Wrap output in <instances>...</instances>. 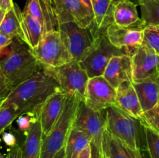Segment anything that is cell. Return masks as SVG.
I'll list each match as a JSON object with an SVG mask.
<instances>
[{"mask_svg": "<svg viewBox=\"0 0 159 158\" xmlns=\"http://www.w3.org/2000/svg\"><path fill=\"white\" fill-rule=\"evenodd\" d=\"M116 90V95L115 105L132 117L139 120L144 112L132 82H124L119 85Z\"/></svg>", "mask_w": 159, "mask_h": 158, "instance_id": "17", "label": "cell"}, {"mask_svg": "<svg viewBox=\"0 0 159 158\" xmlns=\"http://www.w3.org/2000/svg\"><path fill=\"white\" fill-rule=\"evenodd\" d=\"M10 92L11 91L8 88L6 79H5L2 71L0 68V98L6 97Z\"/></svg>", "mask_w": 159, "mask_h": 158, "instance_id": "32", "label": "cell"}, {"mask_svg": "<svg viewBox=\"0 0 159 158\" xmlns=\"http://www.w3.org/2000/svg\"><path fill=\"white\" fill-rule=\"evenodd\" d=\"M23 11L37 19L45 33L58 30V21L52 0H26Z\"/></svg>", "mask_w": 159, "mask_h": 158, "instance_id": "15", "label": "cell"}, {"mask_svg": "<svg viewBox=\"0 0 159 158\" xmlns=\"http://www.w3.org/2000/svg\"><path fill=\"white\" fill-rule=\"evenodd\" d=\"M129 54L126 50H121L113 46L106 36L105 33H99L96 37L93 45L84 54L79 63L92 78L102 76L111 58L116 55Z\"/></svg>", "mask_w": 159, "mask_h": 158, "instance_id": "5", "label": "cell"}, {"mask_svg": "<svg viewBox=\"0 0 159 158\" xmlns=\"http://www.w3.org/2000/svg\"><path fill=\"white\" fill-rule=\"evenodd\" d=\"M55 8L58 24L75 23L84 28L94 23L93 12L82 0H52Z\"/></svg>", "mask_w": 159, "mask_h": 158, "instance_id": "11", "label": "cell"}, {"mask_svg": "<svg viewBox=\"0 0 159 158\" xmlns=\"http://www.w3.org/2000/svg\"><path fill=\"white\" fill-rule=\"evenodd\" d=\"M20 38L30 49H34L39 44L43 34L44 29L41 23L28 14L22 11L20 13Z\"/></svg>", "mask_w": 159, "mask_h": 158, "instance_id": "20", "label": "cell"}, {"mask_svg": "<svg viewBox=\"0 0 159 158\" xmlns=\"http://www.w3.org/2000/svg\"><path fill=\"white\" fill-rule=\"evenodd\" d=\"M72 126L86 133L99 150H102V141L106 129L103 112H96L89 108L83 100L81 101L73 121Z\"/></svg>", "mask_w": 159, "mask_h": 158, "instance_id": "9", "label": "cell"}, {"mask_svg": "<svg viewBox=\"0 0 159 158\" xmlns=\"http://www.w3.org/2000/svg\"><path fill=\"white\" fill-rule=\"evenodd\" d=\"M106 129L130 150H140V121L116 105L104 111Z\"/></svg>", "mask_w": 159, "mask_h": 158, "instance_id": "4", "label": "cell"}, {"mask_svg": "<svg viewBox=\"0 0 159 158\" xmlns=\"http://www.w3.org/2000/svg\"><path fill=\"white\" fill-rule=\"evenodd\" d=\"M137 1H138V2H141V0H137Z\"/></svg>", "mask_w": 159, "mask_h": 158, "instance_id": "44", "label": "cell"}, {"mask_svg": "<svg viewBox=\"0 0 159 158\" xmlns=\"http://www.w3.org/2000/svg\"><path fill=\"white\" fill-rule=\"evenodd\" d=\"M64 156H65V147L54 156V158H64Z\"/></svg>", "mask_w": 159, "mask_h": 158, "instance_id": "41", "label": "cell"}, {"mask_svg": "<svg viewBox=\"0 0 159 158\" xmlns=\"http://www.w3.org/2000/svg\"><path fill=\"white\" fill-rule=\"evenodd\" d=\"M39 112H30L24 113L19 116L17 118V125H18L19 129L25 132L26 133L30 129L34 122L37 120L39 116Z\"/></svg>", "mask_w": 159, "mask_h": 158, "instance_id": "31", "label": "cell"}, {"mask_svg": "<svg viewBox=\"0 0 159 158\" xmlns=\"http://www.w3.org/2000/svg\"><path fill=\"white\" fill-rule=\"evenodd\" d=\"M158 77H159V70H158Z\"/></svg>", "mask_w": 159, "mask_h": 158, "instance_id": "45", "label": "cell"}, {"mask_svg": "<svg viewBox=\"0 0 159 158\" xmlns=\"http://www.w3.org/2000/svg\"><path fill=\"white\" fill-rule=\"evenodd\" d=\"M91 142V138L86 133L71 125L65 145L64 158H76Z\"/></svg>", "mask_w": 159, "mask_h": 158, "instance_id": "23", "label": "cell"}, {"mask_svg": "<svg viewBox=\"0 0 159 158\" xmlns=\"http://www.w3.org/2000/svg\"><path fill=\"white\" fill-rule=\"evenodd\" d=\"M101 153L103 158H133L130 150L106 129L102 136Z\"/></svg>", "mask_w": 159, "mask_h": 158, "instance_id": "24", "label": "cell"}, {"mask_svg": "<svg viewBox=\"0 0 159 158\" xmlns=\"http://www.w3.org/2000/svg\"><path fill=\"white\" fill-rule=\"evenodd\" d=\"M31 51L43 68H57L73 60L58 30L45 33L39 44Z\"/></svg>", "mask_w": 159, "mask_h": 158, "instance_id": "6", "label": "cell"}, {"mask_svg": "<svg viewBox=\"0 0 159 158\" xmlns=\"http://www.w3.org/2000/svg\"><path fill=\"white\" fill-rule=\"evenodd\" d=\"M76 158H92V147L91 143L89 146L84 149Z\"/></svg>", "mask_w": 159, "mask_h": 158, "instance_id": "37", "label": "cell"}, {"mask_svg": "<svg viewBox=\"0 0 159 158\" xmlns=\"http://www.w3.org/2000/svg\"><path fill=\"white\" fill-rule=\"evenodd\" d=\"M2 139L4 140L5 143L6 145L9 146V147H13L16 144V137L10 133H3Z\"/></svg>", "mask_w": 159, "mask_h": 158, "instance_id": "35", "label": "cell"}, {"mask_svg": "<svg viewBox=\"0 0 159 158\" xmlns=\"http://www.w3.org/2000/svg\"><path fill=\"white\" fill-rule=\"evenodd\" d=\"M60 91L55 79L43 69L14 88L2 98V101L6 105H15L21 116L30 112H39L52 94Z\"/></svg>", "mask_w": 159, "mask_h": 158, "instance_id": "1", "label": "cell"}, {"mask_svg": "<svg viewBox=\"0 0 159 158\" xmlns=\"http://www.w3.org/2000/svg\"><path fill=\"white\" fill-rule=\"evenodd\" d=\"M102 76L115 88L124 82L133 81L131 56L123 54L112 57Z\"/></svg>", "mask_w": 159, "mask_h": 158, "instance_id": "16", "label": "cell"}, {"mask_svg": "<svg viewBox=\"0 0 159 158\" xmlns=\"http://www.w3.org/2000/svg\"><path fill=\"white\" fill-rule=\"evenodd\" d=\"M20 116V112L15 105H6L2 98H0V134Z\"/></svg>", "mask_w": 159, "mask_h": 158, "instance_id": "27", "label": "cell"}, {"mask_svg": "<svg viewBox=\"0 0 159 158\" xmlns=\"http://www.w3.org/2000/svg\"><path fill=\"white\" fill-rule=\"evenodd\" d=\"M6 11L3 10V9H2L1 8H0V26H1V23L2 22L3 19H4V16L5 15H6Z\"/></svg>", "mask_w": 159, "mask_h": 158, "instance_id": "42", "label": "cell"}, {"mask_svg": "<svg viewBox=\"0 0 159 158\" xmlns=\"http://www.w3.org/2000/svg\"><path fill=\"white\" fill-rule=\"evenodd\" d=\"M43 69L55 79L62 92L84 99L89 77L79 61L72 60L57 68Z\"/></svg>", "mask_w": 159, "mask_h": 158, "instance_id": "7", "label": "cell"}, {"mask_svg": "<svg viewBox=\"0 0 159 158\" xmlns=\"http://www.w3.org/2000/svg\"><path fill=\"white\" fill-rule=\"evenodd\" d=\"M116 90L103 76L89 78L83 102L91 109L103 112L116 104Z\"/></svg>", "mask_w": 159, "mask_h": 158, "instance_id": "10", "label": "cell"}, {"mask_svg": "<svg viewBox=\"0 0 159 158\" xmlns=\"http://www.w3.org/2000/svg\"><path fill=\"white\" fill-rule=\"evenodd\" d=\"M144 43L159 55V26H145L143 29Z\"/></svg>", "mask_w": 159, "mask_h": 158, "instance_id": "30", "label": "cell"}, {"mask_svg": "<svg viewBox=\"0 0 159 158\" xmlns=\"http://www.w3.org/2000/svg\"><path fill=\"white\" fill-rule=\"evenodd\" d=\"M138 5L144 25L159 26V0H141Z\"/></svg>", "mask_w": 159, "mask_h": 158, "instance_id": "26", "label": "cell"}, {"mask_svg": "<svg viewBox=\"0 0 159 158\" xmlns=\"http://www.w3.org/2000/svg\"><path fill=\"white\" fill-rule=\"evenodd\" d=\"M139 121L141 125L148 127L159 134V102L153 108L143 112Z\"/></svg>", "mask_w": 159, "mask_h": 158, "instance_id": "28", "label": "cell"}, {"mask_svg": "<svg viewBox=\"0 0 159 158\" xmlns=\"http://www.w3.org/2000/svg\"><path fill=\"white\" fill-rule=\"evenodd\" d=\"M14 6V3L12 0H0V8L6 12L12 9Z\"/></svg>", "mask_w": 159, "mask_h": 158, "instance_id": "36", "label": "cell"}, {"mask_svg": "<svg viewBox=\"0 0 159 158\" xmlns=\"http://www.w3.org/2000/svg\"><path fill=\"white\" fill-rule=\"evenodd\" d=\"M132 85L144 112L153 108L159 102L158 72L143 80L132 81Z\"/></svg>", "mask_w": 159, "mask_h": 158, "instance_id": "18", "label": "cell"}, {"mask_svg": "<svg viewBox=\"0 0 159 158\" xmlns=\"http://www.w3.org/2000/svg\"><path fill=\"white\" fill-rule=\"evenodd\" d=\"M113 23L123 27L144 29L145 26L138 15L137 6L130 0H116L113 10Z\"/></svg>", "mask_w": 159, "mask_h": 158, "instance_id": "19", "label": "cell"}, {"mask_svg": "<svg viewBox=\"0 0 159 158\" xmlns=\"http://www.w3.org/2000/svg\"><path fill=\"white\" fill-rule=\"evenodd\" d=\"M133 81L157 74L159 70V55L143 42L131 54Z\"/></svg>", "mask_w": 159, "mask_h": 158, "instance_id": "12", "label": "cell"}, {"mask_svg": "<svg viewBox=\"0 0 159 158\" xmlns=\"http://www.w3.org/2000/svg\"><path fill=\"white\" fill-rule=\"evenodd\" d=\"M14 39L9 37L5 34L0 33V53L6 47L11 45L13 42Z\"/></svg>", "mask_w": 159, "mask_h": 158, "instance_id": "34", "label": "cell"}, {"mask_svg": "<svg viewBox=\"0 0 159 158\" xmlns=\"http://www.w3.org/2000/svg\"><path fill=\"white\" fill-rule=\"evenodd\" d=\"M6 158H23L22 157V147H20L17 143L13 147H11Z\"/></svg>", "mask_w": 159, "mask_h": 158, "instance_id": "33", "label": "cell"}, {"mask_svg": "<svg viewBox=\"0 0 159 158\" xmlns=\"http://www.w3.org/2000/svg\"><path fill=\"white\" fill-rule=\"evenodd\" d=\"M145 136L147 149L151 158H159V134L150 128L141 125Z\"/></svg>", "mask_w": 159, "mask_h": 158, "instance_id": "29", "label": "cell"}, {"mask_svg": "<svg viewBox=\"0 0 159 158\" xmlns=\"http://www.w3.org/2000/svg\"><path fill=\"white\" fill-rule=\"evenodd\" d=\"M10 50L0 60V68L11 91L43 69L31 49L20 39H14Z\"/></svg>", "mask_w": 159, "mask_h": 158, "instance_id": "2", "label": "cell"}, {"mask_svg": "<svg viewBox=\"0 0 159 158\" xmlns=\"http://www.w3.org/2000/svg\"><path fill=\"white\" fill-rule=\"evenodd\" d=\"M91 147H92V158H103L102 157V153L100 150L96 147L93 143H91Z\"/></svg>", "mask_w": 159, "mask_h": 158, "instance_id": "38", "label": "cell"}, {"mask_svg": "<svg viewBox=\"0 0 159 158\" xmlns=\"http://www.w3.org/2000/svg\"><path fill=\"white\" fill-rule=\"evenodd\" d=\"M0 158H6V157H5V156H3L1 153H0Z\"/></svg>", "mask_w": 159, "mask_h": 158, "instance_id": "43", "label": "cell"}, {"mask_svg": "<svg viewBox=\"0 0 159 158\" xmlns=\"http://www.w3.org/2000/svg\"><path fill=\"white\" fill-rule=\"evenodd\" d=\"M78 95H67L65 108L60 119L48 136L43 137L39 158H54L64 149L76 112L81 101Z\"/></svg>", "mask_w": 159, "mask_h": 158, "instance_id": "3", "label": "cell"}, {"mask_svg": "<svg viewBox=\"0 0 159 158\" xmlns=\"http://www.w3.org/2000/svg\"><path fill=\"white\" fill-rule=\"evenodd\" d=\"M67 94L62 91H57L51 96L40 109L43 137L48 136L60 119L65 108Z\"/></svg>", "mask_w": 159, "mask_h": 158, "instance_id": "14", "label": "cell"}, {"mask_svg": "<svg viewBox=\"0 0 159 158\" xmlns=\"http://www.w3.org/2000/svg\"><path fill=\"white\" fill-rule=\"evenodd\" d=\"M82 2L90 9V10L93 12V7H92V2H91V0H82Z\"/></svg>", "mask_w": 159, "mask_h": 158, "instance_id": "40", "label": "cell"}, {"mask_svg": "<svg viewBox=\"0 0 159 158\" xmlns=\"http://www.w3.org/2000/svg\"><path fill=\"white\" fill-rule=\"evenodd\" d=\"M116 0H91L94 17V30L97 35L105 33L113 23V10Z\"/></svg>", "mask_w": 159, "mask_h": 158, "instance_id": "21", "label": "cell"}, {"mask_svg": "<svg viewBox=\"0 0 159 158\" xmlns=\"http://www.w3.org/2000/svg\"><path fill=\"white\" fill-rule=\"evenodd\" d=\"M20 10L16 4L6 12L0 26V33L13 39L20 38Z\"/></svg>", "mask_w": 159, "mask_h": 158, "instance_id": "25", "label": "cell"}, {"mask_svg": "<svg viewBox=\"0 0 159 158\" xmlns=\"http://www.w3.org/2000/svg\"><path fill=\"white\" fill-rule=\"evenodd\" d=\"M43 142V131L40 113L37 120L26 133V139L22 147V157L39 158Z\"/></svg>", "mask_w": 159, "mask_h": 158, "instance_id": "22", "label": "cell"}, {"mask_svg": "<svg viewBox=\"0 0 159 158\" xmlns=\"http://www.w3.org/2000/svg\"><path fill=\"white\" fill-rule=\"evenodd\" d=\"M106 36L110 43L116 47L126 50L131 55L137 46L144 41L143 29L133 27H123L112 23L106 29Z\"/></svg>", "mask_w": 159, "mask_h": 158, "instance_id": "13", "label": "cell"}, {"mask_svg": "<svg viewBox=\"0 0 159 158\" xmlns=\"http://www.w3.org/2000/svg\"><path fill=\"white\" fill-rule=\"evenodd\" d=\"M58 31L73 60L78 61L82 59L98 36L93 26L84 28L75 23H61L58 25Z\"/></svg>", "mask_w": 159, "mask_h": 158, "instance_id": "8", "label": "cell"}, {"mask_svg": "<svg viewBox=\"0 0 159 158\" xmlns=\"http://www.w3.org/2000/svg\"><path fill=\"white\" fill-rule=\"evenodd\" d=\"M130 153H131L132 156H133V158H145L144 156V155L142 154V153H141V149L140 150H130Z\"/></svg>", "mask_w": 159, "mask_h": 158, "instance_id": "39", "label": "cell"}]
</instances>
